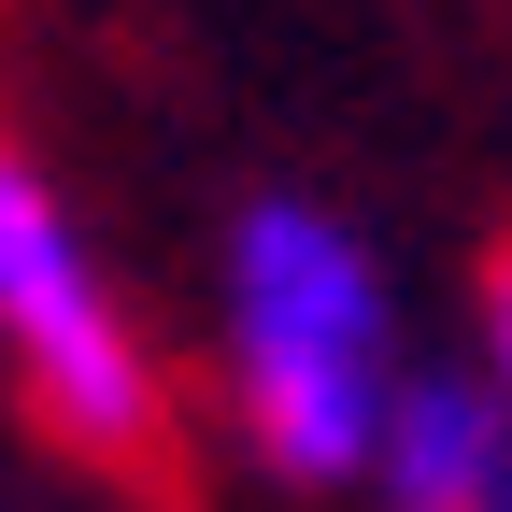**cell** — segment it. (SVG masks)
<instances>
[{
	"instance_id": "6da1fadb",
	"label": "cell",
	"mask_w": 512,
	"mask_h": 512,
	"mask_svg": "<svg viewBox=\"0 0 512 512\" xmlns=\"http://www.w3.org/2000/svg\"><path fill=\"white\" fill-rule=\"evenodd\" d=\"M228 399L285 484H356L399 413V313L342 214L256 200L228 228Z\"/></svg>"
},
{
	"instance_id": "7a4b0ae2",
	"label": "cell",
	"mask_w": 512,
	"mask_h": 512,
	"mask_svg": "<svg viewBox=\"0 0 512 512\" xmlns=\"http://www.w3.org/2000/svg\"><path fill=\"white\" fill-rule=\"evenodd\" d=\"M0 356H15L29 413L100 470H157L171 456V384L143 356V328L114 313L86 228L57 214V185L0 143Z\"/></svg>"
},
{
	"instance_id": "3957f363",
	"label": "cell",
	"mask_w": 512,
	"mask_h": 512,
	"mask_svg": "<svg viewBox=\"0 0 512 512\" xmlns=\"http://www.w3.org/2000/svg\"><path fill=\"white\" fill-rule=\"evenodd\" d=\"M370 498L384 512H512V384H498V356L484 370H399Z\"/></svg>"
},
{
	"instance_id": "277c9868",
	"label": "cell",
	"mask_w": 512,
	"mask_h": 512,
	"mask_svg": "<svg viewBox=\"0 0 512 512\" xmlns=\"http://www.w3.org/2000/svg\"><path fill=\"white\" fill-rule=\"evenodd\" d=\"M484 356H498V384H512V256H498V285H484Z\"/></svg>"
}]
</instances>
